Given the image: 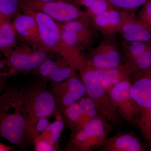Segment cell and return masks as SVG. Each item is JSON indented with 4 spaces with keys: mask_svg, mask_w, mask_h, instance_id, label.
Wrapping results in <instances>:
<instances>
[{
    "mask_svg": "<svg viewBox=\"0 0 151 151\" xmlns=\"http://www.w3.org/2000/svg\"><path fill=\"white\" fill-rule=\"evenodd\" d=\"M23 87L8 86L0 94V137L24 150L27 146V116Z\"/></svg>",
    "mask_w": 151,
    "mask_h": 151,
    "instance_id": "6da1fadb",
    "label": "cell"
},
{
    "mask_svg": "<svg viewBox=\"0 0 151 151\" xmlns=\"http://www.w3.org/2000/svg\"><path fill=\"white\" fill-rule=\"evenodd\" d=\"M47 82L38 79L23 87L24 103L27 116L26 139L27 144H33L36 136L37 125L42 119L60 113L54 96Z\"/></svg>",
    "mask_w": 151,
    "mask_h": 151,
    "instance_id": "7a4b0ae2",
    "label": "cell"
},
{
    "mask_svg": "<svg viewBox=\"0 0 151 151\" xmlns=\"http://www.w3.org/2000/svg\"><path fill=\"white\" fill-rule=\"evenodd\" d=\"M89 15L66 23L57 22L66 53V59L76 68L82 62L84 50L94 42L95 34Z\"/></svg>",
    "mask_w": 151,
    "mask_h": 151,
    "instance_id": "3957f363",
    "label": "cell"
},
{
    "mask_svg": "<svg viewBox=\"0 0 151 151\" xmlns=\"http://www.w3.org/2000/svg\"><path fill=\"white\" fill-rule=\"evenodd\" d=\"M76 70L80 73L86 94L93 100L100 114L114 127L122 126L124 120L117 111L110 94L100 86L94 69L83 61Z\"/></svg>",
    "mask_w": 151,
    "mask_h": 151,
    "instance_id": "277c9868",
    "label": "cell"
},
{
    "mask_svg": "<svg viewBox=\"0 0 151 151\" xmlns=\"http://www.w3.org/2000/svg\"><path fill=\"white\" fill-rule=\"evenodd\" d=\"M115 127L102 115L89 121L71 133L65 150L92 151L99 150Z\"/></svg>",
    "mask_w": 151,
    "mask_h": 151,
    "instance_id": "5b68a950",
    "label": "cell"
},
{
    "mask_svg": "<svg viewBox=\"0 0 151 151\" xmlns=\"http://www.w3.org/2000/svg\"><path fill=\"white\" fill-rule=\"evenodd\" d=\"M55 54L42 48H35L22 43L4 55L9 77L19 74L31 73L48 58Z\"/></svg>",
    "mask_w": 151,
    "mask_h": 151,
    "instance_id": "8992f818",
    "label": "cell"
},
{
    "mask_svg": "<svg viewBox=\"0 0 151 151\" xmlns=\"http://www.w3.org/2000/svg\"><path fill=\"white\" fill-rule=\"evenodd\" d=\"M83 61L93 69L101 70L115 68L125 63L117 33L104 35L96 47L83 55Z\"/></svg>",
    "mask_w": 151,
    "mask_h": 151,
    "instance_id": "52a82bcc",
    "label": "cell"
},
{
    "mask_svg": "<svg viewBox=\"0 0 151 151\" xmlns=\"http://www.w3.org/2000/svg\"><path fill=\"white\" fill-rule=\"evenodd\" d=\"M22 12L32 16L37 23L42 48L66 59L61 31L57 22L43 13L35 10L21 0Z\"/></svg>",
    "mask_w": 151,
    "mask_h": 151,
    "instance_id": "ba28073f",
    "label": "cell"
},
{
    "mask_svg": "<svg viewBox=\"0 0 151 151\" xmlns=\"http://www.w3.org/2000/svg\"><path fill=\"white\" fill-rule=\"evenodd\" d=\"M131 81L123 80L112 87L108 93L124 121L134 127H138L140 109L131 94Z\"/></svg>",
    "mask_w": 151,
    "mask_h": 151,
    "instance_id": "9c48e42d",
    "label": "cell"
},
{
    "mask_svg": "<svg viewBox=\"0 0 151 151\" xmlns=\"http://www.w3.org/2000/svg\"><path fill=\"white\" fill-rule=\"evenodd\" d=\"M22 1L30 8L46 14L57 22H68L89 15L68 1L45 2L36 0Z\"/></svg>",
    "mask_w": 151,
    "mask_h": 151,
    "instance_id": "30bf717a",
    "label": "cell"
},
{
    "mask_svg": "<svg viewBox=\"0 0 151 151\" xmlns=\"http://www.w3.org/2000/svg\"><path fill=\"white\" fill-rule=\"evenodd\" d=\"M48 86L61 113L86 94L84 84L76 74L61 82L50 83Z\"/></svg>",
    "mask_w": 151,
    "mask_h": 151,
    "instance_id": "8fae6325",
    "label": "cell"
},
{
    "mask_svg": "<svg viewBox=\"0 0 151 151\" xmlns=\"http://www.w3.org/2000/svg\"><path fill=\"white\" fill-rule=\"evenodd\" d=\"M76 70L67 59L60 57L56 60L52 58L46 59L31 73L47 83H58L76 74Z\"/></svg>",
    "mask_w": 151,
    "mask_h": 151,
    "instance_id": "7c38bea8",
    "label": "cell"
},
{
    "mask_svg": "<svg viewBox=\"0 0 151 151\" xmlns=\"http://www.w3.org/2000/svg\"><path fill=\"white\" fill-rule=\"evenodd\" d=\"M130 81L131 95L140 109L139 124L151 107V67L131 78Z\"/></svg>",
    "mask_w": 151,
    "mask_h": 151,
    "instance_id": "4fadbf2b",
    "label": "cell"
},
{
    "mask_svg": "<svg viewBox=\"0 0 151 151\" xmlns=\"http://www.w3.org/2000/svg\"><path fill=\"white\" fill-rule=\"evenodd\" d=\"M12 23L18 41L35 48H42L37 23L32 16L22 12L12 19Z\"/></svg>",
    "mask_w": 151,
    "mask_h": 151,
    "instance_id": "5bb4252c",
    "label": "cell"
},
{
    "mask_svg": "<svg viewBox=\"0 0 151 151\" xmlns=\"http://www.w3.org/2000/svg\"><path fill=\"white\" fill-rule=\"evenodd\" d=\"M134 15V13L113 8L92 17L91 25L95 30L104 35L118 33L127 19Z\"/></svg>",
    "mask_w": 151,
    "mask_h": 151,
    "instance_id": "9a60e30c",
    "label": "cell"
},
{
    "mask_svg": "<svg viewBox=\"0 0 151 151\" xmlns=\"http://www.w3.org/2000/svg\"><path fill=\"white\" fill-rule=\"evenodd\" d=\"M98 151H145V144L133 131L123 132L106 139Z\"/></svg>",
    "mask_w": 151,
    "mask_h": 151,
    "instance_id": "2e32d148",
    "label": "cell"
},
{
    "mask_svg": "<svg viewBox=\"0 0 151 151\" xmlns=\"http://www.w3.org/2000/svg\"><path fill=\"white\" fill-rule=\"evenodd\" d=\"M117 34L124 41L151 42V28L134 15L127 19Z\"/></svg>",
    "mask_w": 151,
    "mask_h": 151,
    "instance_id": "e0dca14e",
    "label": "cell"
},
{
    "mask_svg": "<svg viewBox=\"0 0 151 151\" xmlns=\"http://www.w3.org/2000/svg\"><path fill=\"white\" fill-rule=\"evenodd\" d=\"M12 19L0 16V53L5 54L18 44Z\"/></svg>",
    "mask_w": 151,
    "mask_h": 151,
    "instance_id": "ac0fdd59",
    "label": "cell"
},
{
    "mask_svg": "<svg viewBox=\"0 0 151 151\" xmlns=\"http://www.w3.org/2000/svg\"><path fill=\"white\" fill-rule=\"evenodd\" d=\"M62 114L64 123L71 133L85 125L82 110L78 101L65 108Z\"/></svg>",
    "mask_w": 151,
    "mask_h": 151,
    "instance_id": "d6986e66",
    "label": "cell"
},
{
    "mask_svg": "<svg viewBox=\"0 0 151 151\" xmlns=\"http://www.w3.org/2000/svg\"><path fill=\"white\" fill-rule=\"evenodd\" d=\"M125 62H132L151 47L150 42L121 41Z\"/></svg>",
    "mask_w": 151,
    "mask_h": 151,
    "instance_id": "ffe728a7",
    "label": "cell"
},
{
    "mask_svg": "<svg viewBox=\"0 0 151 151\" xmlns=\"http://www.w3.org/2000/svg\"><path fill=\"white\" fill-rule=\"evenodd\" d=\"M70 2L79 8H85L91 17L113 8L109 0H70Z\"/></svg>",
    "mask_w": 151,
    "mask_h": 151,
    "instance_id": "44dd1931",
    "label": "cell"
},
{
    "mask_svg": "<svg viewBox=\"0 0 151 151\" xmlns=\"http://www.w3.org/2000/svg\"><path fill=\"white\" fill-rule=\"evenodd\" d=\"M131 70V78L151 67V47L132 62H128Z\"/></svg>",
    "mask_w": 151,
    "mask_h": 151,
    "instance_id": "7402d4cb",
    "label": "cell"
},
{
    "mask_svg": "<svg viewBox=\"0 0 151 151\" xmlns=\"http://www.w3.org/2000/svg\"><path fill=\"white\" fill-rule=\"evenodd\" d=\"M83 113L85 124L89 121L101 115L92 99L87 94L78 100Z\"/></svg>",
    "mask_w": 151,
    "mask_h": 151,
    "instance_id": "603a6c76",
    "label": "cell"
},
{
    "mask_svg": "<svg viewBox=\"0 0 151 151\" xmlns=\"http://www.w3.org/2000/svg\"><path fill=\"white\" fill-rule=\"evenodd\" d=\"M22 12L21 0H0V16L12 19Z\"/></svg>",
    "mask_w": 151,
    "mask_h": 151,
    "instance_id": "cb8c5ba5",
    "label": "cell"
},
{
    "mask_svg": "<svg viewBox=\"0 0 151 151\" xmlns=\"http://www.w3.org/2000/svg\"><path fill=\"white\" fill-rule=\"evenodd\" d=\"M114 8L134 13V11L142 7L150 0H109Z\"/></svg>",
    "mask_w": 151,
    "mask_h": 151,
    "instance_id": "d4e9b609",
    "label": "cell"
},
{
    "mask_svg": "<svg viewBox=\"0 0 151 151\" xmlns=\"http://www.w3.org/2000/svg\"><path fill=\"white\" fill-rule=\"evenodd\" d=\"M143 137L148 143L151 142V107L144 120L138 125Z\"/></svg>",
    "mask_w": 151,
    "mask_h": 151,
    "instance_id": "484cf974",
    "label": "cell"
},
{
    "mask_svg": "<svg viewBox=\"0 0 151 151\" xmlns=\"http://www.w3.org/2000/svg\"><path fill=\"white\" fill-rule=\"evenodd\" d=\"M94 69L96 73L97 81L100 86H102L106 92H108L114 85L112 83L106 70Z\"/></svg>",
    "mask_w": 151,
    "mask_h": 151,
    "instance_id": "4316f807",
    "label": "cell"
},
{
    "mask_svg": "<svg viewBox=\"0 0 151 151\" xmlns=\"http://www.w3.org/2000/svg\"><path fill=\"white\" fill-rule=\"evenodd\" d=\"M138 15L141 20L151 28V0L142 7Z\"/></svg>",
    "mask_w": 151,
    "mask_h": 151,
    "instance_id": "83f0119b",
    "label": "cell"
},
{
    "mask_svg": "<svg viewBox=\"0 0 151 151\" xmlns=\"http://www.w3.org/2000/svg\"><path fill=\"white\" fill-rule=\"evenodd\" d=\"M7 77H9V75L6 71L0 74V94L2 93L8 87L6 79Z\"/></svg>",
    "mask_w": 151,
    "mask_h": 151,
    "instance_id": "f1b7e54d",
    "label": "cell"
},
{
    "mask_svg": "<svg viewBox=\"0 0 151 151\" xmlns=\"http://www.w3.org/2000/svg\"><path fill=\"white\" fill-rule=\"evenodd\" d=\"M14 150L13 146L6 145L3 143H0V151H11Z\"/></svg>",
    "mask_w": 151,
    "mask_h": 151,
    "instance_id": "f546056e",
    "label": "cell"
},
{
    "mask_svg": "<svg viewBox=\"0 0 151 151\" xmlns=\"http://www.w3.org/2000/svg\"><path fill=\"white\" fill-rule=\"evenodd\" d=\"M6 66L5 59L2 60L0 57V70L1 69H6ZM2 72H0V74H1Z\"/></svg>",
    "mask_w": 151,
    "mask_h": 151,
    "instance_id": "4dcf8cb0",
    "label": "cell"
},
{
    "mask_svg": "<svg viewBox=\"0 0 151 151\" xmlns=\"http://www.w3.org/2000/svg\"><path fill=\"white\" fill-rule=\"evenodd\" d=\"M36 1H39L45 2H48L55 1H70V0H36Z\"/></svg>",
    "mask_w": 151,
    "mask_h": 151,
    "instance_id": "1f68e13d",
    "label": "cell"
},
{
    "mask_svg": "<svg viewBox=\"0 0 151 151\" xmlns=\"http://www.w3.org/2000/svg\"><path fill=\"white\" fill-rule=\"evenodd\" d=\"M150 145L151 146V142L150 143Z\"/></svg>",
    "mask_w": 151,
    "mask_h": 151,
    "instance_id": "d6a6232c",
    "label": "cell"
}]
</instances>
